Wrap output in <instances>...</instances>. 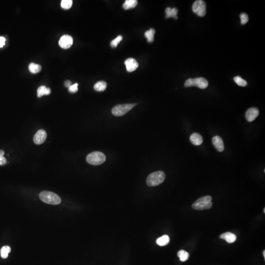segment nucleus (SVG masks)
<instances>
[{
    "label": "nucleus",
    "instance_id": "nucleus-1",
    "mask_svg": "<svg viewBox=\"0 0 265 265\" xmlns=\"http://www.w3.org/2000/svg\"><path fill=\"white\" fill-rule=\"evenodd\" d=\"M165 178L166 175L163 171L154 172L147 177L146 183L149 187H155L162 184Z\"/></svg>",
    "mask_w": 265,
    "mask_h": 265
},
{
    "label": "nucleus",
    "instance_id": "nucleus-2",
    "mask_svg": "<svg viewBox=\"0 0 265 265\" xmlns=\"http://www.w3.org/2000/svg\"><path fill=\"white\" fill-rule=\"evenodd\" d=\"M212 198L210 195H206L199 198L192 204V208L197 210L210 209L212 207Z\"/></svg>",
    "mask_w": 265,
    "mask_h": 265
},
{
    "label": "nucleus",
    "instance_id": "nucleus-3",
    "mask_svg": "<svg viewBox=\"0 0 265 265\" xmlns=\"http://www.w3.org/2000/svg\"><path fill=\"white\" fill-rule=\"evenodd\" d=\"M39 198L43 202L49 204L58 205L62 202L61 197L59 195L49 191L42 192L39 194Z\"/></svg>",
    "mask_w": 265,
    "mask_h": 265
},
{
    "label": "nucleus",
    "instance_id": "nucleus-4",
    "mask_svg": "<svg viewBox=\"0 0 265 265\" xmlns=\"http://www.w3.org/2000/svg\"><path fill=\"white\" fill-rule=\"evenodd\" d=\"M106 156L104 154L99 151L91 153L87 156V162L91 165L98 166L101 165L106 161Z\"/></svg>",
    "mask_w": 265,
    "mask_h": 265
},
{
    "label": "nucleus",
    "instance_id": "nucleus-5",
    "mask_svg": "<svg viewBox=\"0 0 265 265\" xmlns=\"http://www.w3.org/2000/svg\"><path fill=\"white\" fill-rule=\"evenodd\" d=\"M197 87L201 89H205L208 86V82L203 77L194 79H189L185 82V87Z\"/></svg>",
    "mask_w": 265,
    "mask_h": 265
},
{
    "label": "nucleus",
    "instance_id": "nucleus-6",
    "mask_svg": "<svg viewBox=\"0 0 265 265\" xmlns=\"http://www.w3.org/2000/svg\"><path fill=\"white\" fill-rule=\"evenodd\" d=\"M136 104H126L117 105L114 106L111 110L113 115L116 117H121L133 109Z\"/></svg>",
    "mask_w": 265,
    "mask_h": 265
},
{
    "label": "nucleus",
    "instance_id": "nucleus-7",
    "mask_svg": "<svg viewBox=\"0 0 265 265\" xmlns=\"http://www.w3.org/2000/svg\"><path fill=\"white\" fill-rule=\"evenodd\" d=\"M192 11L199 17H203L206 14V4L202 0H198L194 2L192 6Z\"/></svg>",
    "mask_w": 265,
    "mask_h": 265
},
{
    "label": "nucleus",
    "instance_id": "nucleus-8",
    "mask_svg": "<svg viewBox=\"0 0 265 265\" xmlns=\"http://www.w3.org/2000/svg\"><path fill=\"white\" fill-rule=\"evenodd\" d=\"M59 46L63 49H67L70 48L73 43V38L69 35H64L59 40Z\"/></svg>",
    "mask_w": 265,
    "mask_h": 265
},
{
    "label": "nucleus",
    "instance_id": "nucleus-9",
    "mask_svg": "<svg viewBox=\"0 0 265 265\" xmlns=\"http://www.w3.org/2000/svg\"><path fill=\"white\" fill-rule=\"evenodd\" d=\"M47 137V133L44 130L38 131L33 137V142L37 145L42 144L45 141Z\"/></svg>",
    "mask_w": 265,
    "mask_h": 265
},
{
    "label": "nucleus",
    "instance_id": "nucleus-10",
    "mask_svg": "<svg viewBox=\"0 0 265 265\" xmlns=\"http://www.w3.org/2000/svg\"><path fill=\"white\" fill-rule=\"evenodd\" d=\"M259 114V111L256 108H250L246 111V118L249 122L254 121Z\"/></svg>",
    "mask_w": 265,
    "mask_h": 265
},
{
    "label": "nucleus",
    "instance_id": "nucleus-11",
    "mask_svg": "<svg viewBox=\"0 0 265 265\" xmlns=\"http://www.w3.org/2000/svg\"><path fill=\"white\" fill-rule=\"evenodd\" d=\"M124 63L127 71L129 72L134 71L139 67V63L133 58H128L125 61Z\"/></svg>",
    "mask_w": 265,
    "mask_h": 265
},
{
    "label": "nucleus",
    "instance_id": "nucleus-12",
    "mask_svg": "<svg viewBox=\"0 0 265 265\" xmlns=\"http://www.w3.org/2000/svg\"><path fill=\"white\" fill-rule=\"evenodd\" d=\"M212 143L217 151L219 152H223L224 150V143L223 140L220 136H215L212 139Z\"/></svg>",
    "mask_w": 265,
    "mask_h": 265
},
{
    "label": "nucleus",
    "instance_id": "nucleus-13",
    "mask_svg": "<svg viewBox=\"0 0 265 265\" xmlns=\"http://www.w3.org/2000/svg\"><path fill=\"white\" fill-rule=\"evenodd\" d=\"M220 238L225 240L228 243H233L236 241L237 237L234 234L231 232H227L222 234L220 235Z\"/></svg>",
    "mask_w": 265,
    "mask_h": 265
},
{
    "label": "nucleus",
    "instance_id": "nucleus-14",
    "mask_svg": "<svg viewBox=\"0 0 265 265\" xmlns=\"http://www.w3.org/2000/svg\"><path fill=\"white\" fill-rule=\"evenodd\" d=\"M190 141L195 145H200L203 143V137L199 134L194 133L191 135Z\"/></svg>",
    "mask_w": 265,
    "mask_h": 265
},
{
    "label": "nucleus",
    "instance_id": "nucleus-15",
    "mask_svg": "<svg viewBox=\"0 0 265 265\" xmlns=\"http://www.w3.org/2000/svg\"><path fill=\"white\" fill-rule=\"evenodd\" d=\"M178 10L175 7L171 8L170 7H167L166 10V18H169L170 17H173L175 19H178V17L177 15L178 14Z\"/></svg>",
    "mask_w": 265,
    "mask_h": 265
},
{
    "label": "nucleus",
    "instance_id": "nucleus-16",
    "mask_svg": "<svg viewBox=\"0 0 265 265\" xmlns=\"http://www.w3.org/2000/svg\"><path fill=\"white\" fill-rule=\"evenodd\" d=\"M51 90L50 88H47L45 85H42L39 87L37 89V96L41 97L44 95H49L51 94Z\"/></svg>",
    "mask_w": 265,
    "mask_h": 265
},
{
    "label": "nucleus",
    "instance_id": "nucleus-17",
    "mask_svg": "<svg viewBox=\"0 0 265 265\" xmlns=\"http://www.w3.org/2000/svg\"><path fill=\"white\" fill-rule=\"evenodd\" d=\"M170 238L168 235H164L163 236L157 239L156 243L157 245L161 246H166L169 243Z\"/></svg>",
    "mask_w": 265,
    "mask_h": 265
},
{
    "label": "nucleus",
    "instance_id": "nucleus-18",
    "mask_svg": "<svg viewBox=\"0 0 265 265\" xmlns=\"http://www.w3.org/2000/svg\"><path fill=\"white\" fill-rule=\"evenodd\" d=\"M137 4V0H126L123 4V7L124 10H129L135 7Z\"/></svg>",
    "mask_w": 265,
    "mask_h": 265
},
{
    "label": "nucleus",
    "instance_id": "nucleus-19",
    "mask_svg": "<svg viewBox=\"0 0 265 265\" xmlns=\"http://www.w3.org/2000/svg\"><path fill=\"white\" fill-rule=\"evenodd\" d=\"M107 84L104 81H99L96 82L94 86V89L99 92L104 91L107 88Z\"/></svg>",
    "mask_w": 265,
    "mask_h": 265
},
{
    "label": "nucleus",
    "instance_id": "nucleus-20",
    "mask_svg": "<svg viewBox=\"0 0 265 265\" xmlns=\"http://www.w3.org/2000/svg\"><path fill=\"white\" fill-rule=\"evenodd\" d=\"M42 67L41 65L36 63H31L29 65V70L32 73L36 74L39 73L41 70Z\"/></svg>",
    "mask_w": 265,
    "mask_h": 265
},
{
    "label": "nucleus",
    "instance_id": "nucleus-21",
    "mask_svg": "<svg viewBox=\"0 0 265 265\" xmlns=\"http://www.w3.org/2000/svg\"><path fill=\"white\" fill-rule=\"evenodd\" d=\"M155 33V30L153 29H150L149 30L146 31L144 33V36L147 39V41L149 43L153 42L154 41V35Z\"/></svg>",
    "mask_w": 265,
    "mask_h": 265
},
{
    "label": "nucleus",
    "instance_id": "nucleus-22",
    "mask_svg": "<svg viewBox=\"0 0 265 265\" xmlns=\"http://www.w3.org/2000/svg\"><path fill=\"white\" fill-rule=\"evenodd\" d=\"M177 255L179 257L180 261L181 262H185L188 260L190 254L188 252L184 250H180L177 253Z\"/></svg>",
    "mask_w": 265,
    "mask_h": 265
},
{
    "label": "nucleus",
    "instance_id": "nucleus-23",
    "mask_svg": "<svg viewBox=\"0 0 265 265\" xmlns=\"http://www.w3.org/2000/svg\"><path fill=\"white\" fill-rule=\"evenodd\" d=\"M11 252V249L9 246H4L1 249V256L3 259H6L8 257V254Z\"/></svg>",
    "mask_w": 265,
    "mask_h": 265
},
{
    "label": "nucleus",
    "instance_id": "nucleus-24",
    "mask_svg": "<svg viewBox=\"0 0 265 265\" xmlns=\"http://www.w3.org/2000/svg\"><path fill=\"white\" fill-rule=\"evenodd\" d=\"M73 1L72 0H62L61 2V7L65 10H68L72 6Z\"/></svg>",
    "mask_w": 265,
    "mask_h": 265
},
{
    "label": "nucleus",
    "instance_id": "nucleus-25",
    "mask_svg": "<svg viewBox=\"0 0 265 265\" xmlns=\"http://www.w3.org/2000/svg\"><path fill=\"white\" fill-rule=\"evenodd\" d=\"M234 80L238 85L241 86V87H245L247 85L246 81L245 80H243V79H242L240 76H236V77H234Z\"/></svg>",
    "mask_w": 265,
    "mask_h": 265
},
{
    "label": "nucleus",
    "instance_id": "nucleus-26",
    "mask_svg": "<svg viewBox=\"0 0 265 265\" xmlns=\"http://www.w3.org/2000/svg\"><path fill=\"white\" fill-rule=\"evenodd\" d=\"M123 39V37L121 36H119L114 39V40H112L111 42V46L112 48H116L118 44L121 42Z\"/></svg>",
    "mask_w": 265,
    "mask_h": 265
},
{
    "label": "nucleus",
    "instance_id": "nucleus-27",
    "mask_svg": "<svg viewBox=\"0 0 265 265\" xmlns=\"http://www.w3.org/2000/svg\"><path fill=\"white\" fill-rule=\"evenodd\" d=\"M241 23L245 25L249 21V16L245 13H242L240 14Z\"/></svg>",
    "mask_w": 265,
    "mask_h": 265
},
{
    "label": "nucleus",
    "instance_id": "nucleus-28",
    "mask_svg": "<svg viewBox=\"0 0 265 265\" xmlns=\"http://www.w3.org/2000/svg\"><path fill=\"white\" fill-rule=\"evenodd\" d=\"M4 152L3 150H0V166H3L7 163V160L4 157Z\"/></svg>",
    "mask_w": 265,
    "mask_h": 265
},
{
    "label": "nucleus",
    "instance_id": "nucleus-29",
    "mask_svg": "<svg viewBox=\"0 0 265 265\" xmlns=\"http://www.w3.org/2000/svg\"><path fill=\"white\" fill-rule=\"evenodd\" d=\"M78 84L76 83L74 85H72L68 88V91L71 93H76L78 91Z\"/></svg>",
    "mask_w": 265,
    "mask_h": 265
},
{
    "label": "nucleus",
    "instance_id": "nucleus-30",
    "mask_svg": "<svg viewBox=\"0 0 265 265\" xmlns=\"http://www.w3.org/2000/svg\"><path fill=\"white\" fill-rule=\"evenodd\" d=\"M6 39L4 37H0V48L3 47L5 45Z\"/></svg>",
    "mask_w": 265,
    "mask_h": 265
},
{
    "label": "nucleus",
    "instance_id": "nucleus-31",
    "mask_svg": "<svg viewBox=\"0 0 265 265\" xmlns=\"http://www.w3.org/2000/svg\"><path fill=\"white\" fill-rule=\"evenodd\" d=\"M71 85V82L70 81H69V80H67L65 82V85L66 88H69Z\"/></svg>",
    "mask_w": 265,
    "mask_h": 265
},
{
    "label": "nucleus",
    "instance_id": "nucleus-32",
    "mask_svg": "<svg viewBox=\"0 0 265 265\" xmlns=\"http://www.w3.org/2000/svg\"><path fill=\"white\" fill-rule=\"evenodd\" d=\"M263 256H264V258H265V251L264 250L263 251Z\"/></svg>",
    "mask_w": 265,
    "mask_h": 265
},
{
    "label": "nucleus",
    "instance_id": "nucleus-33",
    "mask_svg": "<svg viewBox=\"0 0 265 265\" xmlns=\"http://www.w3.org/2000/svg\"><path fill=\"white\" fill-rule=\"evenodd\" d=\"M264 213H265V208H264Z\"/></svg>",
    "mask_w": 265,
    "mask_h": 265
}]
</instances>
